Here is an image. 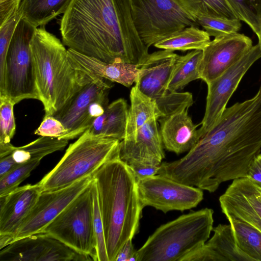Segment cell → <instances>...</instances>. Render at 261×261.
<instances>
[{"mask_svg": "<svg viewBox=\"0 0 261 261\" xmlns=\"http://www.w3.org/2000/svg\"><path fill=\"white\" fill-rule=\"evenodd\" d=\"M261 151V85L251 98L226 108L216 124L182 158L160 165L158 174L210 193L246 177Z\"/></svg>", "mask_w": 261, "mask_h": 261, "instance_id": "obj_1", "label": "cell"}, {"mask_svg": "<svg viewBox=\"0 0 261 261\" xmlns=\"http://www.w3.org/2000/svg\"><path fill=\"white\" fill-rule=\"evenodd\" d=\"M60 31L68 48L106 63L139 66L149 55L135 28L130 0H71Z\"/></svg>", "mask_w": 261, "mask_h": 261, "instance_id": "obj_2", "label": "cell"}, {"mask_svg": "<svg viewBox=\"0 0 261 261\" xmlns=\"http://www.w3.org/2000/svg\"><path fill=\"white\" fill-rule=\"evenodd\" d=\"M103 223L109 261H115L122 246L138 232L142 208L137 181L118 153L92 176Z\"/></svg>", "mask_w": 261, "mask_h": 261, "instance_id": "obj_3", "label": "cell"}, {"mask_svg": "<svg viewBox=\"0 0 261 261\" xmlns=\"http://www.w3.org/2000/svg\"><path fill=\"white\" fill-rule=\"evenodd\" d=\"M44 27L36 29L30 46L39 100L45 116H54L80 90L86 74L73 67L64 44Z\"/></svg>", "mask_w": 261, "mask_h": 261, "instance_id": "obj_4", "label": "cell"}, {"mask_svg": "<svg viewBox=\"0 0 261 261\" xmlns=\"http://www.w3.org/2000/svg\"><path fill=\"white\" fill-rule=\"evenodd\" d=\"M213 214L212 209L205 208L161 225L137 250L138 261H180L207 241Z\"/></svg>", "mask_w": 261, "mask_h": 261, "instance_id": "obj_5", "label": "cell"}, {"mask_svg": "<svg viewBox=\"0 0 261 261\" xmlns=\"http://www.w3.org/2000/svg\"><path fill=\"white\" fill-rule=\"evenodd\" d=\"M120 141L93 136L86 130L69 145L57 165L38 182L42 191L61 189L92 176L118 153Z\"/></svg>", "mask_w": 261, "mask_h": 261, "instance_id": "obj_6", "label": "cell"}, {"mask_svg": "<svg viewBox=\"0 0 261 261\" xmlns=\"http://www.w3.org/2000/svg\"><path fill=\"white\" fill-rule=\"evenodd\" d=\"M37 28L23 17L9 45L4 71L0 76V97L15 105L25 99L39 100L31 41Z\"/></svg>", "mask_w": 261, "mask_h": 261, "instance_id": "obj_7", "label": "cell"}, {"mask_svg": "<svg viewBox=\"0 0 261 261\" xmlns=\"http://www.w3.org/2000/svg\"><path fill=\"white\" fill-rule=\"evenodd\" d=\"M94 182L71 202L43 230L79 253L97 261L94 225Z\"/></svg>", "mask_w": 261, "mask_h": 261, "instance_id": "obj_8", "label": "cell"}, {"mask_svg": "<svg viewBox=\"0 0 261 261\" xmlns=\"http://www.w3.org/2000/svg\"><path fill=\"white\" fill-rule=\"evenodd\" d=\"M136 31L147 47L185 28L196 19L177 0H130Z\"/></svg>", "mask_w": 261, "mask_h": 261, "instance_id": "obj_9", "label": "cell"}, {"mask_svg": "<svg viewBox=\"0 0 261 261\" xmlns=\"http://www.w3.org/2000/svg\"><path fill=\"white\" fill-rule=\"evenodd\" d=\"M178 56L170 50L156 51L149 54L138 67L135 86L143 93L156 100L163 117L188 109L194 102L190 92H171L168 90Z\"/></svg>", "mask_w": 261, "mask_h": 261, "instance_id": "obj_10", "label": "cell"}, {"mask_svg": "<svg viewBox=\"0 0 261 261\" xmlns=\"http://www.w3.org/2000/svg\"><path fill=\"white\" fill-rule=\"evenodd\" d=\"M137 189L142 209L150 206L164 213L191 209L203 199L201 189L159 174L137 181Z\"/></svg>", "mask_w": 261, "mask_h": 261, "instance_id": "obj_11", "label": "cell"}, {"mask_svg": "<svg viewBox=\"0 0 261 261\" xmlns=\"http://www.w3.org/2000/svg\"><path fill=\"white\" fill-rule=\"evenodd\" d=\"M261 58L258 44L253 45L236 63L207 85L205 111L198 129L200 138L218 121L230 97L250 67Z\"/></svg>", "mask_w": 261, "mask_h": 261, "instance_id": "obj_12", "label": "cell"}, {"mask_svg": "<svg viewBox=\"0 0 261 261\" xmlns=\"http://www.w3.org/2000/svg\"><path fill=\"white\" fill-rule=\"evenodd\" d=\"M92 180L93 177L90 176L61 189L42 191L31 211L12 238L11 243L42 232Z\"/></svg>", "mask_w": 261, "mask_h": 261, "instance_id": "obj_13", "label": "cell"}, {"mask_svg": "<svg viewBox=\"0 0 261 261\" xmlns=\"http://www.w3.org/2000/svg\"><path fill=\"white\" fill-rule=\"evenodd\" d=\"M92 260L44 232L15 240L0 251V261Z\"/></svg>", "mask_w": 261, "mask_h": 261, "instance_id": "obj_14", "label": "cell"}, {"mask_svg": "<svg viewBox=\"0 0 261 261\" xmlns=\"http://www.w3.org/2000/svg\"><path fill=\"white\" fill-rule=\"evenodd\" d=\"M248 36L238 33L215 37L202 50L200 79L206 84L220 76L252 47Z\"/></svg>", "mask_w": 261, "mask_h": 261, "instance_id": "obj_15", "label": "cell"}, {"mask_svg": "<svg viewBox=\"0 0 261 261\" xmlns=\"http://www.w3.org/2000/svg\"><path fill=\"white\" fill-rule=\"evenodd\" d=\"M219 201L227 220L243 221L261 232V186L247 177L235 179Z\"/></svg>", "mask_w": 261, "mask_h": 261, "instance_id": "obj_16", "label": "cell"}, {"mask_svg": "<svg viewBox=\"0 0 261 261\" xmlns=\"http://www.w3.org/2000/svg\"><path fill=\"white\" fill-rule=\"evenodd\" d=\"M158 119H152L120 141L118 155L128 165L160 166L165 157Z\"/></svg>", "mask_w": 261, "mask_h": 261, "instance_id": "obj_17", "label": "cell"}, {"mask_svg": "<svg viewBox=\"0 0 261 261\" xmlns=\"http://www.w3.org/2000/svg\"><path fill=\"white\" fill-rule=\"evenodd\" d=\"M42 191L38 182L18 187L0 196V236H7L9 244Z\"/></svg>", "mask_w": 261, "mask_h": 261, "instance_id": "obj_18", "label": "cell"}, {"mask_svg": "<svg viewBox=\"0 0 261 261\" xmlns=\"http://www.w3.org/2000/svg\"><path fill=\"white\" fill-rule=\"evenodd\" d=\"M85 73V81L80 90L53 116L68 130V133L65 135L72 133L76 128L92 102L108 99L109 91L112 85L100 76L90 73Z\"/></svg>", "mask_w": 261, "mask_h": 261, "instance_id": "obj_19", "label": "cell"}, {"mask_svg": "<svg viewBox=\"0 0 261 261\" xmlns=\"http://www.w3.org/2000/svg\"><path fill=\"white\" fill-rule=\"evenodd\" d=\"M163 143L168 151L179 154L189 151L200 139L197 127L184 109L160 118Z\"/></svg>", "mask_w": 261, "mask_h": 261, "instance_id": "obj_20", "label": "cell"}, {"mask_svg": "<svg viewBox=\"0 0 261 261\" xmlns=\"http://www.w3.org/2000/svg\"><path fill=\"white\" fill-rule=\"evenodd\" d=\"M68 58L76 70L129 87L136 81L138 66L123 62L106 63L97 59L67 49Z\"/></svg>", "mask_w": 261, "mask_h": 261, "instance_id": "obj_21", "label": "cell"}, {"mask_svg": "<svg viewBox=\"0 0 261 261\" xmlns=\"http://www.w3.org/2000/svg\"><path fill=\"white\" fill-rule=\"evenodd\" d=\"M128 113L126 101L117 99L108 105L104 113L93 121L89 130L94 135L121 141L125 136Z\"/></svg>", "mask_w": 261, "mask_h": 261, "instance_id": "obj_22", "label": "cell"}, {"mask_svg": "<svg viewBox=\"0 0 261 261\" xmlns=\"http://www.w3.org/2000/svg\"><path fill=\"white\" fill-rule=\"evenodd\" d=\"M129 97L130 105L125 137L135 133L148 121L159 120L163 117L156 100L143 93L135 85L130 90Z\"/></svg>", "mask_w": 261, "mask_h": 261, "instance_id": "obj_23", "label": "cell"}, {"mask_svg": "<svg viewBox=\"0 0 261 261\" xmlns=\"http://www.w3.org/2000/svg\"><path fill=\"white\" fill-rule=\"evenodd\" d=\"M71 0H22V17L35 28L45 26L63 14Z\"/></svg>", "mask_w": 261, "mask_h": 261, "instance_id": "obj_24", "label": "cell"}, {"mask_svg": "<svg viewBox=\"0 0 261 261\" xmlns=\"http://www.w3.org/2000/svg\"><path fill=\"white\" fill-rule=\"evenodd\" d=\"M211 41L210 36L197 25H191L154 44L158 48L174 51L203 50Z\"/></svg>", "mask_w": 261, "mask_h": 261, "instance_id": "obj_25", "label": "cell"}, {"mask_svg": "<svg viewBox=\"0 0 261 261\" xmlns=\"http://www.w3.org/2000/svg\"><path fill=\"white\" fill-rule=\"evenodd\" d=\"M214 234L206 243L220 261H252L238 247L230 224H220L213 228Z\"/></svg>", "mask_w": 261, "mask_h": 261, "instance_id": "obj_26", "label": "cell"}, {"mask_svg": "<svg viewBox=\"0 0 261 261\" xmlns=\"http://www.w3.org/2000/svg\"><path fill=\"white\" fill-rule=\"evenodd\" d=\"M68 143L67 140L41 136L27 145L15 146L11 155L15 162L19 164L41 161L45 156L63 150Z\"/></svg>", "mask_w": 261, "mask_h": 261, "instance_id": "obj_27", "label": "cell"}, {"mask_svg": "<svg viewBox=\"0 0 261 261\" xmlns=\"http://www.w3.org/2000/svg\"><path fill=\"white\" fill-rule=\"evenodd\" d=\"M202 50H193L178 56L168 84V90L176 92L193 81L200 79L199 66Z\"/></svg>", "mask_w": 261, "mask_h": 261, "instance_id": "obj_28", "label": "cell"}, {"mask_svg": "<svg viewBox=\"0 0 261 261\" xmlns=\"http://www.w3.org/2000/svg\"><path fill=\"white\" fill-rule=\"evenodd\" d=\"M239 249L252 261H261V232L243 221L228 219Z\"/></svg>", "mask_w": 261, "mask_h": 261, "instance_id": "obj_29", "label": "cell"}, {"mask_svg": "<svg viewBox=\"0 0 261 261\" xmlns=\"http://www.w3.org/2000/svg\"><path fill=\"white\" fill-rule=\"evenodd\" d=\"M196 19L199 16L238 19L225 0H177Z\"/></svg>", "mask_w": 261, "mask_h": 261, "instance_id": "obj_30", "label": "cell"}, {"mask_svg": "<svg viewBox=\"0 0 261 261\" xmlns=\"http://www.w3.org/2000/svg\"><path fill=\"white\" fill-rule=\"evenodd\" d=\"M236 17L258 36L261 32V0H225Z\"/></svg>", "mask_w": 261, "mask_h": 261, "instance_id": "obj_31", "label": "cell"}, {"mask_svg": "<svg viewBox=\"0 0 261 261\" xmlns=\"http://www.w3.org/2000/svg\"><path fill=\"white\" fill-rule=\"evenodd\" d=\"M210 36L215 37L238 33L241 28V20L220 17L199 16L196 18Z\"/></svg>", "mask_w": 261, "mask_h": 261, "instance_id": "obj_32", "label": "cell"}, {"mask_svg": "<svg viewBox=\"0 0 261 261\" xmlns=\"http://www.w3.org/2000/svg\"><path fill=\"white\" fill-rule=\"evenodd\" d=\"M40 161H32L19 164L17 167L0 178V196L11 192L28 178Z\"/></svg>", "mask_w": 261, "mask_h": 261, "instance_id": "obj_33", "label": "cell"}, {"mask_svg": "<svg viewBox=\"0 0 261 261\" xmlns=\"http://www.w3.org/2000/svg\"><path fill=\"white\" fill-rule=\"evenodd\" d=\"M14 105L9 98L0 97V144L10 143L15 133Z\"/></svg>", "mask_w": 261, "mask_h": 261, "instance_id": "obj_34", "label": "cell"}, {"mask_svg": "<svg viewBox=\"0 0 261 261\" xmlns=\"http://www.w3.org/2000/svg\"><path fill=\"white\" fill-rule=\"evenodd\" d=\"M108 105V99L97 100L92 102L88 108L76 128L71 133L65 135L59 139L72 140L79 137L91 125L93 121L102 115Z\"/></svg>", "mask_w": 261, "mask_h": 261, "instance_id": "obj_35", "label": "cell"}, {"mask_svg": "<svg viewBox=\"0 0 261 261\" xmlns=\"http://www.w3.org/2000/svg\"><path fill=\"white\" fill-rule=\"evenodd\" d=\"M22 13L18 12L0 26V76L3 73L7 53Z\"/></svg>", "mask_w": 261, "mask_h": 261, "instance_id": "obj_36", "label": "cell"}, {"mask_svg": "<svg viewBox=\"0 0 261 261\" xmlns=\"http://www.w3.org/2000/svg\"><path fill=\"white\" fill-rule=\"evenodd\" d=\"M93 220L97 242V261H109L106 249L103 223L99 210L95 182Z\"/></svg>", "mask_w": 261, "mask_h": 261, "instance_id": "obj_37", "label": "cell"}, {"mask_svg": "<svg viewBox=\"0 0 261 261\" xmlns=\"http://www.w3.org/2000/svg\"><path fill=\"white\" fill-rule=\"evenodd\" d=\"M68 133V130L58 119L53 116H44L34 134L44 137L59 138Z\"/></svg>", "mask_w": 261, "mask_h": 261, "instance_id": "obj_38", "label": "cell"}, {"mask_svg": "<svg viewBox=\"0 0 261 261\" xmlns=\"http://www.w3.org/2000/svg\"><path fill=\"white\" fill-rule=\"evenodd\" d=\"M180 261H220L218 256L206 243L186 255Z\"/></svg>", "mask_w": 261, "mask_h": 261, "instance_id": "obj_39", "label": "cell"}, {"mask_svg": "<svg viewBox=\"0 0 261 261\" xmlns=\"http://www.w3.org/2000/svg\"><path fill=\"white\" fill-rule=\"evenodd\" d=\"M22 0H0V26L16 14Z\"/></svg>", "mask_w": 261, "mask_h": 261, "instance_id": "obj_40", "label": "cell"}, {"mask_svg": "<svg viewBox=\"0 0 261 261\" xmlns=\"http://www.w3.org/2000/svg\"><path fill=\"white\" fill-rule=\"evenodd\" d=\"M137 181L158 174L160 166L142 164H133L128 165Z\"/></svg>", "mask_w": 261, "mask_h": 261, "instance_id": "obj_41", "label": "cell"}, {"mask_svg": "<svg viewBox=\"0 0 261 261\" xmlns=\"http://www.w3.org/2000/svg\"><path fill=\"white\" fill-rule=\"evenodd\" d=\"M133 239H128L119 251L115 261H138L137 250L132 243Z\"/></svg>", "mask_w": 261, "mask_h": 261, "instance_id": "obj_42", "label": "cell"}, {"mask_svg": "<svg viewBox=\"0 0 261 261\" xmlns=\"http://www.w3.org/2000/svg\"><path fill=\"white\" fill-rule=\"evenodd\" d=\"M247 178L261 186V153L258 154L253 161Z\"/></svg>", "mask_w": 261, "mask_h": 261, "instance_id": "obj_43", "label": "cell"}, {"mask_svg": "<svg viewBox=\"0 0 261 261\" xmlns=\"http://www.w3.org/2000/svg\"><path fill=\"white\" fill-rule=\"evenodd\" d=\"M19 165L13 159L11 154L0 158V178L5 176Z\"/></svg>", "mask_w": 261, "mask_h": 261, "instance_id": "obj_44", "label": "cell"}, {"mask_svg": "<svg viewBox=\"0 0 261 261\" xmlns=\"http://www.w3.org/2000/svg\"><path fill=\"white\" fill-rule=\"evenodd\" d=\"M257 37H258V44L259 48L261 50V32L260 33V34L257 36Z\"/></svg>", "mask_w": 261, "mask_h": 261, "instance_id": "obj_45", "label": "cell"}]
</instances>
